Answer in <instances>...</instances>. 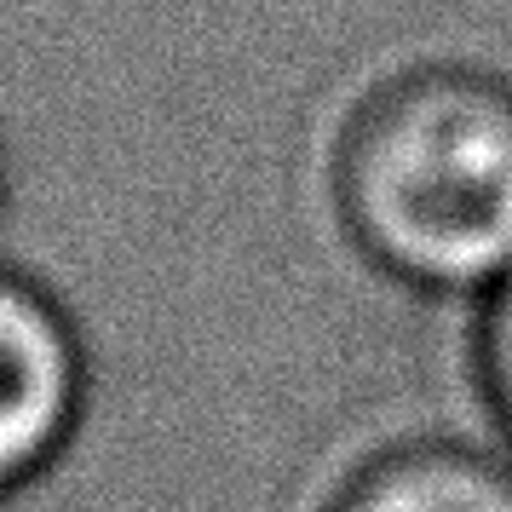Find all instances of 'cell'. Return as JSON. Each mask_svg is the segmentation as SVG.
Returning a JSON list of instances; mask_svg holds the SVG:
<instances>
[{
    "mask_svg": "<svg viewBox=\"0 0 512 512\" xmlns=\"http://www.w3.org/2000/svg\"><path fill=\"white\" fill-rule=\"evenodd\" d=\"M323 512H512V455L461 438L386 443L328 489Z\"/></svg>",
    "mask_w": 512,
    "mask_h": 512,
    "instance_id": "cell-3",
    "label": "cell"
},
{
    "mask_svg": "<svg viewBox=\"0 0 512 512\" xmlns=\"http://www.w3.org/2000/svg\"><path fill=\"white\" fill-rule=\"evenodd\" d=\"M0 219H6V150H0Z\"/></svg>",
    "mask_w": 512,
    "mask_h": 512,
    "instance_id": "cell-5",
    "label": "cell"
},
{
    "mask_svg": "<svg viewBox=\"0 0 512 512\" xmlns=\"http://www.w3.org/2000/svg\"><path fill=\"white\" fill-rule=\"evenodd\" d=\"M472 311H478L472 317V374H478L489 420L512 443V271L489 282L472 300Z\"/></svg>",
    "mask_w": 512,
    "mask_h": 512,
    "instance_id": "cell-4",
    "label": "cell"
},
{
    "mask_svg": "<svg viewBox=\"0 0 512 512\" xmlns=\"http://www.w3.org/2000/svg\"><path fill=\"white\" fill-rule=\"evenodd\" d=\"M328 208L374 277L478 300L512 271V81L478 64L380 75L334 127Z\"/></svg>",
    "mask_w": 512,
    "mask_h": 512,
    "instance_id": "cell-1",
    "label": "cell"
},
{
    "mask_svg": "<svg viewBox=\"0 0 512 512\" xmlns=\"http://www.w3.org/2000/svg\"><path fill=\"white\" fill-rule=\"evenodd\" d=\"M93 357L75 311L0 259V507L47 484L81 438Z\"/></svg>",
    "mask_w": 512,
    "mask_h": 512,
    "instance_id": "cell-2",
    "label": "cell"
}]
</instances>
